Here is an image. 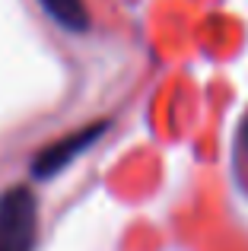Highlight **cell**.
Wrapping results in <instances>:
<instances>
[{
  "instance_id": "6da1fadb",
  "label": "cell",
  "mask_w": 248,
  "mask_h": 251,
  "mask_svg": "<svg viewBox=\"0 0 248 251\" xmlns=\"http://www.w3.org/2000/svg\"><path fill=\"white\" fill-rule=\"evenodd\" d=\"M38 232V201L29 184L0 194V251H32Z\"/></svg>"
},
{
  "instance_id": "7a4b0ae2",
  "label": "cell",
  "mask_w": 248,
  "mask_h": 251,
  "mask_svg": "<svg viewBox=\"0 0 248 251\" xmlns=\"http://www.w3.org/2000/svg\"><path fill=\"white\" fill-rule=\"evenodd\" d=\"M105 127H108V121H96V124H86V127H80V130L64 134L61 140H54L51 147H45L42 153L35 156V162H32V175H35V178H54L57 172L67 169L83 150L93 147V143L105 134Z\"/></svg>"
},
{
  "instance_id": "3957f363",
  "label": "cell",
  "mask_w": 248,
  "mask_h": 251,
  "mask_svg": "<svg viewBox=\"0 0 248 251\" xmlns=\"http://www.w3.org/2000/svg\"><path fill=\"white\" fill-rule=\"evenodd\" d=\"M38 3L57 25H64L70 32H83L89 25V13L83 0H38Z\"/></svg>"
},
{
  "instance_id": "277c9868",
  "label": "cell",
  "mask_w": 248,
  "mask_h": 251,
  "mask_svg": "<svg viewBox=\"0 0 248 251\" xmlns=\"http://www.w3.org/2000/svg\"><path fill=\"white\" fill-rule=\"evenodd\" d=\"M239 156H242V162L248 166V118L242 124V134H239Z\"/></svg>"
}]
</instances>
